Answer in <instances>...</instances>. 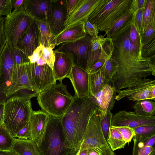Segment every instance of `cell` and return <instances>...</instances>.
<instances>
[{"instance_id":"cell-6","label":"cell","mask_w":155,"mask_h":155,"mask_svg":"<svg viewBox=\"0 0 155 155\" xmlns=\"http://www.w3.org/2000/svg\"><path fill=\"white\" fill-rule=\"evenodd\" d=\"M14 87L12 97H21L31 99L39 92L32 78L31 63L15 65L12 74Z\"/></svg>"},{"instance_id":"cell-3","label":"cell","mask_w":155,"mask_h":155,"mask_svg":"<svg viewBox=\"0 0 155 155\" xmlns=\"http://www.w3.org/2000/svg\"><path fill=\"white\" fill-rule=\"evenodd\" d=\"M56 82L40 92L37 100L41 110L54 117H61L68 109L74 96L68 91L62 81Z\"/></svg>"},{"instance_id":"cell-15","label":"cell","mask_w":155,"mask_h":155,"mask_svg":"<svg viewBox=\"0 0 155 155\" xmlns=\"http://www.w3.org/2000/svg\"><path fill=\"white\" fill-rule=\"evenodd\" d=\"M49 116L41 110H32L29 120L32 140L39 147L45 131Z\"/></svg>"},{"instance_id":"cell-13","label":"cell","mask_w":155,"mask_h":155,"mask_svg":"<svg viewBox=\"0 0 155 155\" xmlns=\"http://www.w3.org/2000/svg\"><path fill=\"white\" fill-rule=\"evenodd\" d=\"M40 44V32L36 22L32 19L25 32L18 40L17 48L29 56Z\"/></svg>"},{"instance_id":"cell-41","label":"cell","mask_w":155,"mask_h":155,"mask_svg":"<svg viewBox=\"0 0 155 155\" xmlns=\"http://www.w3.org/2000/svg\"><path fill=\"white\" fill-rule=\"evenodd\" d=\"M133 129L135 135L148 137L155 135V125H145Z\"/></svg>"},{"instance_id":"cell-36","label":"cell","mask_w":155,"mask_h":155,"mask_svg":"<svg viewBox=\"0 0 155 155\" xmlns=\"http://www.w3.org/2000/svg\"><path fill=\"white\" fill-rule=\"evenodd\" d=\"M155 38L149 42L142 45L141 49V54L143 57L150 58L155 65Z\"/></svg>"},{"instance_id":"cell-22","label":"cell","mask_w":155,"mask_h":155,"mask_svg":"<svg viewBox=\"0 0 155 155\" xmlns=\"http://www.w3.org/2000/svg\"><path fill=\"white\" fill-rule=\"evenodd\" d=\"M131 155H155V135H135Z\"/></svg>"},{"instance_id":"cell-29","label":"cell","mask_w":155,"mask_h":155,"mask_svg":"<svg viewBox=\"0 0 155 155\" xmlns=\"http://www.w3.org/2000/svg\"><path fill=\"white\" fill-rule=\"evenodd\" d=\"M107 141L113 151L124 148L127 144L120 133L112 127L109 128Z\"/></svg>"},{"instance_id":"cell-21","label":"cell","mask_w":155,"mask_h":155,"mask_svg":"<svg viewBox=\"0 0 155 155\" xmlns=\"http://www.w3.org/2000/svg\"><path fill=\"white\" fill-rule=\"evenodd\" d=\"M84 24L78 23L54 36V45L57 46L63 43L75 41L84 37L87 35Z\"/></svg>"},{"instance_id":"cell-33","label":"cell","mask_w":155,"mask_h":155,"mask_svg":"<svg viewBox=\"0 0 155 155\" xmlns=\"http://www.w3.org/2000/svg\"><path fill=\"white\" fill-rule=\"evenodd\" d=\"M104 66L106 80L107 83H110L113 76L118 71V63L111 56L106 61Z\"/></svg>"},{"instance_id":"cell-19","label":"cell","mask_w":155,"mask_h":155,"mask_svg":"<svg viewBox=\"0 0 155 155\" xmlns=\"http://www.w3.org/2000/svg\"><path fill=\"white\" fill-rule=\"evenodd\" d=\"M123 0H101L90 15L88 20L97 27Z\"/></svg>"},{"instance_id":"cell-37","label":"cell","mask_w":155,"mask_h":155,"mask_svg":"<svg viewBox=\"0 0 155 155\" xmlns=\"http://www.w3.org/2000/svg\"><path fill=\"white\" fill-rule=\"evenodd\" d=\"M114 49L112 39L109 38L101 48L99 60H102L106 62L112 56Z\"/></svg>"},{"instance_id":"cell-60","label":"cell","mask_w":155,"mask_h":155,"mask_svg":"<svg viewBox=\"0 0 155 155\" xmlns=\"http://www.w3.org/2000/svg\"><path fill=\"white\" fill-rule=\"evenodd\" d=\"M1 14L0 13V17H1Z\"/></svg>"},{"instance_id":"cell-7","label":"cell","mask_w":155,"mask_h":155,"mask_svg":"<svg viewBox=\"0 0 155 155\" xmlns=\"http://www.w3.org/2000/svg\"><path fill=\"white\" fill-rule=\"evenodd\" d=\"M32 18L25 11H13L5 19L4 29L6 41L12 48L23 35Z\"/></svg>"},{"instance_id":"cell-9","label":"cell","mask_w":155,"mask_h":155,"mask_svg":"<svg viewBox=\"0 0 155 155\" xmlns=\"http://www.w3.org/2000/svg\"><path fill=\"white\" fill-rule=\"evenodd\" d=\"M107 144L102 129L97 108L90 119L84 140L78 153L84 150Z\"/></svg>"},{"instance_id":"cell-2","label":"cell","mask_w":155,"mask_h":155,"mask_svg":"<svg viewBox=\"0 0 155 155\" xmlns=\"http://www.w3.org/2000/svg\"><path fill=\"white\" fill-rule=\"evenodd\" d=\"M94 97L90 95L74 99L61 117L66 147L70 155H76L82 143L90 119L97 108Z\"/></svg>"},{"instance_id":"cell-5","label":"cell","mask_w":155,"mask_h":155,"mask_svg":"<svg viewBox=\"0 0 155 155\" xmlns=\"http://www.w3.org/2000/svg\"><path fill=\"white\" fill-rule=\"evenodd\" d=\"M38 148L41 155H70L71 150L66 147L61 117L49 116L41 145Z\"/></svg>"},{"instance_id":"cell-31","label":"cell","mask_w":155,"mask_h":155,"mask_svg":"<svg viewBox=\"0 0 155 155\" xmlns=\"http://www.w3.org/2000/svg\"><path fill=\"white\" fill-rule=\"evenodd\" d=\"M14 140L3 125H0V150H11Z\"/></svg>"},{"instance_id":"cell-40","label":"cell","mask_w":155,"mask_h":155,"mask_svg":"<svg viewBox=\"0 0 155 155\" xmlns=\"http://www.w3.org/2000/svg\"><path fill=\"white\" fill-rule=\"evenodd\" d=\"M112 127L117 130L120 133L123 139L127 143L130 142L135 135L134 129L130 127L127 126Z\"/></svg>"},{"instance_id":"cell-8","label":"cell","mask_w":155,"mask_h":155,"mask_svg":"<svg viewBox=\"0 0 155 155\" xmlns=\"http://www.w3.org/2000/svg\"><path fill=\"white\" fill-rule=\"evenodd\" d=\"M92 38L87 34L85 37L76 41L60 44L56 50L67 53L72 58L74 65L85 70Z\"/></svg>"},{"instance_id":"cell-34","label":"cell","mask_w":155,"mask_h":155,"mask_svg":"<svg viewBox=\"0 0 155 155\" xmlns=\"http://www.w3.org/2000/svg\"><path fill=\"white\" fill-rule=\"evenodd\" d=\"M155 11V0H147L145 7L141 34L149 23L153 12Z\"/></svg>"},{"instance_id":"cell-1","label":"cell","mask_w":155,"mask_h":155,"mask_svg":"<svg viewBox=\"0 0 155 155\" xmlns=\"http://www.w3.org/2000/svg\"><path fill=\"white\" fill-rule=\"evenodd\" d=\"M130 26L113 38L114 50L111 56L118 62V71L110 83L117 92L131 86L141 79L155 76V65L149 58H143L141 49L130 42Z\"/></svg>"},{"instance_id":"cell-42","label":"cell","mask_w":155,"mask_h":155,"mask_svg":"<svg viewBox=\"0 0 155 155\" xmlns=\"http://www.w3.org/2000/svg\"><path fill=\"white\" fill-rule=\"evenodd\" d=\"M15 65H21L29 63L28 56L18 48H12Z\"/></svg>"},{"instance_id":"cell-59","label":"cell","mask_w":155,"mask_h":155,"mask_svg":"<svg viewBox=\"0 0 155 155\" xmlns=\"http://www.w3.org/2000/svg\"><path fill=\"white\" fill-rule=\"evenodd\" d=\"M87 149L84 150L80 152H78L76 155H87Z\"/></svg>"},{"instance_id":"cell-16","label":"cell","mask_w":155,"mask_h":155,"mask_svg":"<svg viewBox=\"0 0 155 155\" xmlns=\"http://www.w3.org/2000/svg\"><path fill=\"white\" fill-rule=\"evenodd\" d=\"M31 66L32 78L39 92L56 82L53 70L47 64L39 66L35 62L31 63Z\"/></svg>"},{"instance_id":"cell-47","label":"cell","mask_w":155,"mask_h":155,"mask_svg":"<svg viewBox=\"0 0 155 155\" xmlns=\"http://www.w3.org/2000/svg\"><path fill=\"white\" fill-rule=\"evenodd\" d=\"M14 138L21 139L32 140L29 123L21 129L15 135Z\"/></svg>"},{"instance_id":"cell-10","label":"cell","mask_w":155,"mask_h":155,"mask_svg":"<svg viewBox=\"0 0 155 155\" xmlns=\"http://www.w3.org/2000/svg\"><path fill=\"white\" fill-rule=\"evenodd\" d=\"M155 125V115L144 116L134 112L120 110L113 115L110 127L127 126L133 128L145 125Z\"/></svg>"},{"instance_id":"cell-49","label":"cell","mask_w":155,"mask_h":155,"mask_svg":"<svg viewBox=\"0 0 155 155\" xmlns=\"http://www.w3.org/2000/svg\"><path fill=\"white\" fill-rule=\"evenodd\" d=\"M45 46L40 44L34 51L32 54L28 56V58L31 63L36 62L42 56L43 50Z\"/></svg>"},{"instance_id":"cell-44","label":"cell","mask_w":155,"mask_h":155,"mask_svg":"<svg viewBox=\"0 0 155 155\" xmlns=\"http://www.w3.org/2000/svg\"><path fill=\"white\" fill-rule=\"evenodd\" d=\"M145 8L139 9L133 14V22L141 34L142 30L143 15Z\"/></svg>"},{"instance_id":"cell-52","label":"cell","mask_w":155,"mask_h":155,"mask_svg":"<svg viewBox=\"0 0 155 155\" xmlns=\"http://www.w3.org/2000/svg\"><path fill=\"white\" fill-rule=\"evenodd\" d=\"M26 0H12V7L15 11H25Z\"/></svg>"},{"instance_id":"cell-43","label":"cell","mask_w":155,"mask_h":155,"mask_svg":"<svg viewBox=\"0 0 155 155\" xmlns=\"http://www.w3.org/2000/svg\"><path fill=\"white\" fill-rule=\"evenodd\" d=\"M113 114L110 110H108L105 116L102 119L100 120L101 126L104 137L106 140Z\"/></svg>"},{"instance_id":"cell-53","label":"cell","mask_w":155,"mask_h":155,"mask_svg":"<svg viewBox=\"0 0 155 155\" xmlns=\"http://www.w3.org/2000/svg\"><path fill=\"white\" fill-rule=\"evenodd\" d=\"M105 62L101 60H99L92 66L88 74H92L100 69L104 65Z\"/></svg>"},{"instance_id":"cell-38","label":"cell","mask_w":155,"mask_h":155,"mask_svg":"<svg viewBox=\"0 0 155 155\" xmlns=\"http://www.w3.org/2000/svg\"><path fill=\"white\" fill-rule=\"evenodd\" d=\"M55 46L51 45L48 47H44L43 50L42 57L45 59L46 64L53 70L55 60V54L53 49Z\"/></svg>"},{"instance_id":"cell-27","label":"cell","mask_w":155,"mask_h":155,"mask_svg":"<svg viewBox=\"0 0 155 155\" xmlns=\"http://www.w3.org/2000/svg\"><path fill=\"white\" fill-rule=\"evenodd\" d=\"M133 14L129 9L117 20L109 29L106 35L112 38L130 26L133 21Z\"/></svg>"},{"instance_id":"cell-46","label":"cell","mask_w":155,"mask_h":155,"mask_svg":"<svg viewBox=\"0 0 155 155\" xmlns=\"http://www.w3.org/2000/svg\"><path fill=\"white\" fill-rule=\"evenodd\" d=\"M12 0H0V12L1 16L6 17L12 13Z\"/></svg>"},{"instance_id":"cell-32","label":"cell","mask_w":155,"mask_h":155,"mask_svg":"<svg viewBox=\"0 0 155 155\" xmlns=\"http://www.w3.org/2000/svg\"><path fill=\"white\" fill-rule=\"evenodd\" d=\"M155 11L153 12L149 23L141 34L142 45L146 44L155 38Z\"/></svg>"},{"instance_id":"cell-23","label":"cell","mask_w":155,"mask_h":155,"mask_svg":"<svg viewBox=\"0 0 155 155\" xmlns=\"http://www.w3.org/2000/svg\"><path fill=\"white\" fill-rule=\"evenodd\" d=\"M133 0H123L112 13L97 27L99 31L107 34L113 24L129 9Z\"/></svg>"},{"instance_id":"cell-56","label":"cell","mask_w":155,"mask_h":155,"mask_svg":"<svg viewBox=\"0 0 155 155\" xmlns=\"http://www.w3.org/2000/svg\"><path fill=\"white\" fill-rule=\"evenodd\" d=\"M0 155H18L12 150H0Z\"/></svg>"},{"instance_id":"cell-50","label":"cell","mask_w":155,"mask_h":155,"mask_svg":"<svg viewBox=\"0 0 155 155\" xmlns=\"http://www.w3.org/2000/svg\"><path fill=\"white\" fill-rule=\"evenodd\" d=\"M4 17H0V55L6 42L4 29Z\"/></svg>"},{"instance_id":"cell-35","label":"cell","mask_w":155,"mask_h":155,"mask_svg":"<svg viewBox=\"0 0 155 155\" xmlns=\"http://www.w3.org/2000/svg\"><path fill=\"white\" fill-rule=\"evenodd\" d=\"M129 38L132 45L141 49L142 46L141 34L138 31L133 22L130 25Z\"/></svg>"},{"instance_id":"cell-28","label":"cell","mask_w":155,"mask_h":155,"mask_svg":"<svg viewBox=\"0 0 155 155\" xmlns=\"http://www.w3.org/2000/svg\"><path fill=\"white\" fill-rule=\"evenodd\" d=\"M133 108L137 115L150 116L155 114V103L149 100L137 101L133 104Z\"/></svg>"},{"instance_id":"cell-18","label":"cell","mask_w":155,"mask_h":155,"mask_svg":"<svg viewBox=\"0 0 155 155\" xmlns=\"http://www.w3.org/2000/svg\"><path fill=\"white\" fill-rule=\"evenodd\" d=\"M50 0H26L25 11L35 21L48 23Z\"/></svg>"},{"instance_id":"cell-54","label":"cell","mask_w":155,"mask_h":155,"mask_svg":"<svg viewBox=\"0 0 155 155\" xmlns=\"http://www.w3.org/2000/svg\"><path fill=\"white\" fill-rule=\"evenodd\" d=\"M78 0H66L67 8V16L73 9Z\"/></svg>"},{"instance_id":"cell-24","label":"cell","mask_w":155,"mask_h":155,"mask_svg":"<svg viewBox=\"0 0 155 155\" xmlns=\"http://www.w3.org/2000/svg\"><path fill=\"white\" fill-rule=\"evenodd\" d=\"M14 138L12 150L18 155H41L32 140Z\"/></svg>"},{"instance_id":"cell-45","label":"cell","mask_w":155,"mask_h":155,"mask_svg":"<svg viewBox=\"0 0 155 155\" xmlns=\"http://www.w3.org/2000/svg\"><path fill=\"white\" fill-rule=\"evenodd\" d=\"M153 87L141 90L128 96L127 97L129 100L136 101L149 100L150 91Z\"/></svg>"},{"instance_id":"cell-4","label":"cell","mask_w":155,"mask_h":155,"mask_svg":"<svg viewBox=\"0 0 155 155\" xmlns=\"http://www.w3.org/2000/svg\"><path fill=\"white\" fill-rule=\"evenodd\" d=\"M32 110L29 99L12 97L5 102L2 124L12 137L29 123Z\"/></svg>"},{"instance_id":"cell-25","label":"cell","mask_w":155,"mask_h":155,"mask_svg":"<svg viewBox=\"0 0 155 155\" xmlns=\"http://www.w3.org/2000/svg\"><path fill=\"white\" fill-rule=\"evenodd\" d=\"M104 64L98 70L93 73L89 74L90 94L92 96L100 91L107 83L105 78Z\"/></svg>"},{"instance_id":"cell-26","label":"cell","mask_w":155,"mask_h":155,"mask_svg":"<svg viewBox=\"0 0 155 155\" xmlns=\"http://www.w3.org/2000/svg\"><path fill=\"white\" fill-rule=\"evenodd\" d=\"M155 86L154 79L143 78L132 86L121 90L117 92L115 99L119 101L121 99L135 93L141 90Z\"/></svg>"},{"instance_id":"cell-17","label":"cell","mask_w":155,"mask_h":155,"mask_svg":"<svg viewBox=\"0 0 155 155\" xmlns=\"http://www.w3.org/2000/svg\"><path fill=\"white\" fill-rule=\"evenodd\" d=\"M116 95L114 87L107 83L100 91L93 96L99 112L100 120L104 118L108 110L111 111L113 108Z\"/></svg>"},{"instance_id":"cell-48","label":"cell","mask_w":155,"mask_h":155,"mask_svg":"<svg viewBox=\"0 0 155 155\" xmlns=\"http://www.w3.org/2000/svg\"><path fill=\"white\" fill-rule=\"evenodd\" d=\"M84 27L86 33L92 37L98 36L99 31L97 27L88 20L85 22Z\"/></svg>"},{"instance_id":"cell-55","label":"cell","mask_w":155,"mask_h":155,"mask_svg":"<svg viewBox=\"0 0 155 155\" xmlns=\"http://www.w3.org/2000/svg\"><path fill=\"white\" fill-rule=\"evenodd\" d=\"M4 104L0 103V125L3 122Z\"/></svg>"},{"instance_id":"cell-11","label":"cell","mask_w":155,"mask_h":155,"mask_svg":"<svg viewBox=\"0 0 155 155\" xmlns=\"http://www.w3.org/2000/svg\"><path fill=\"white\" fill-rule=\"evenodd\" d=\"M101 0H78L64 23L65 30L78 23H84Z\"/></svg>"},{"instance_id":"cell-12","label":"cell","mask_w":155,"mask_h":155,"mask_svg":"<svg viewBox=\"0 0 155 155\" xmlns=\"http://www.w3.org/2000/svg\"><path fill=\"white\" fill-rule=\"evenodd\" d=\"M67 16L66 0H50L48 24L53 36L58 35L64 29Z\"/></svg>"},{"instance_id":"cell-57","label":"cell","mask_w":155,"mask_h":155,"mask_svg":"<svg viewBox=\"0 0 155 155\" xmlns=\"http://www.w3.org/2000/svg\"><path fill=\"white\" fill-rule=\"evenodd\" d=\"M149 100H155V86L152 88L150 91Z\"/></svg>"},{"instance_id":"cell-39","label":"cell","mask_w":155,"mask_h":155,"mask_svg":"<svg viewBox=\"0 0 155 155\" xmlns=\"http://www.w3.org/2000/svg\"><path fill=\"white\" fill-rule=\"evenodd\" d=\"M108 144L87 149V155H114Z\"/></svg>"},{"instance_id":"cell-51","label":"cell","mask_w":155,"mask_h":155,"mask_svg":"<svg viewBox=\"0 0 155 155\" xmlns=\"http://www.w3.org/2000/svg\"><path fill=\"white\" fill-rule=\"evenodd\" d=\"M147 0H133L129 10L133 14L137 10L145 8Z\"/></svg>"},{"instance_id":"cell-30","label":"cell","mask_w":155,"mask_h":155,"mask_svg":"<svg viewBox=\"0 0 155 155\" xmlns=\"http://www.w3.org/2000/svg\"><path fill=\"white\" fill-rule=\"evenodd\" d=\"M35 21L40 32L41 44L45 47H49L51 45H54L53 43L54 36L51 33L48 23L42 21Z\"/></svg>"},{"instance_id":"cell-20","label":"cell","mask_w":155,"mask_h":155,"mask_svg":"<svg viewBox=\"0 0 155 155\" xmlns=\"http://www.w3.org/2000/svg\"><path fill=\"white\" fill-rule=\"evenodd\" d=\"M54 51L55 60L53 70L55 78L56 81H62L69 74L74 64L67 53L56 50Z\"/></svg>"},{"instance_id":"cell-14","label":"cell","mask_w":155,"mask_h":155,"mask_svg":"<svg viewBox=\"0 0 155 155\" xmlns=\"http://www.w3.org/2000/svg\"><path fill=\"white\" fill-rule=\"evenodd\" d=\"M66 78L71 82L74 91V96L81 98L90 95L89 74L85 70L74 64Z\"/></svg>"},{"instance_id":"cell-58","label":"cell","mask_w":155,"mask_h":155,"mask_svg":"<svg viewBox=\"0 0 155 155\" xmlns=\"http://www.w3.org/2000/svg\"><path fill=\"white\" fill-rule=\"evenodd\" d=\"M36 63L39 66L42 65L46 64L45 61L42 56L38 60Z\"/></svg>"}]
</instances>
